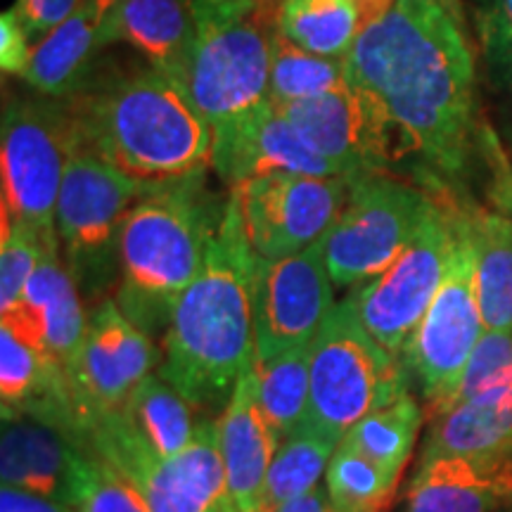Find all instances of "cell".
<instances>
[{
    "instance_id": "6da1fadb",
    "label": "cell",
    "mask_w": 512,
    "mask_h": 512,
    "mask_svg": "<svg viewBox=\"0 0 512 512\" xmlns=\"http://www.w3.org/2000/svg\"><path fill=\"white\" fill-rule=\"evenodd\" d=\"M356 88L373 95L399 133L403 155L441 174L467 162L475 62L446 0H394L344 57Z\"/></svg>"
},
{
    "instance_id": "7a4b0ae2",
    "label": "cell",
    "mask_w": 512,
    "mask_h": 512,
    "mask_svg": "<svg viewBox=\"0 0 512 512\" xmlns=\"http://www.w3.org/2000/svg\"><path fill=\"white\" fill-rule=\"evenodd\" d=\"M254 264L238 195L230 190L204 268L164 332L157 370L204 420L221 418L240 377L254 368Z\"/></svg>"
},
{
    "instance_id": "3957f363",
    "label": "cell",
    "mask_w": 512,
    "mask_h": 512,
    "mask_svg": "<svg viewBox=\"0 0 512 512\" xmlns=\"http://www.w3.org/2000/svg\"><path fill=\"white\" fill-rule=\"evenodd\" d=\"M76 150L91 152L145 185L207 174L214 128L174 79L155 67L93 69L62 98Z\"/></svg>"
},
{
    "instance_id": "277c9868",
    "label": "cell",
    "mask_w": 512,
    "mask_h": 512,
    "mask_svg": "<svg viewBox=\"0 0 512 512\" xmlns=\"http://www.w3.org/2000/svg\"><path fill=\"white\" fill-rule=\"evenodd\" d=\"M223 209L197 174L159 185L126 216L114 302L147 335L169 330L178 299L204 268Z\"/></svg>"
},
{
    "instance_id": "5b68a950",
    "label": "cell",
    "mask_w": 512,
    "mask_h": 512,
    "mask_svg": "<svg viewBox=\"0 0 512 512\" xmlns=\"http://www.w3.org/2000/svg\"><path fill=\"white\" fill-rule=\"evenodd\" d=\"M197 36L178 81L211 128L271 100L280 0H195Z\"/></svg>"
},
{
    "instance_id": "8992f818",
    "label": "cell",
    "mask_w": 512,
    "mask_h": 512,
    "mask_svg": "<svg viewBox=\"0 0 512 512\" xmlns=\"http://www.w3.org/2000/svg\"><path fill=\"white\" fill-rule=\"evenodd\" d=\"M76 427L83 451L114 467L150 512H240L230 494L216 420L202 418L195 441L171 458L159 456L124 411L83 415Z\"/></svg>"
},
{
    "instance_id": "52a82bcc",
    "label": "cell",
    "mask_w": 512,
    "mask_h": 512,
    "mask_svg": "<svg viewBox=\"0 0 512 512\" xmlns=\"http://www.w3.org/2000/svg\"><path fill=\"white\" fill-rule=\"evenodd\" d=\"M411 387L401 356L363 328L347 297L332 306L311 342V399L306 420L335 441L366 415L392 406Z\"/></svg>"
},
{
    "instance_id": "ba28073f",
    "label": "cell",
    "mask_w": 512,
    "mask_h": 512,
    "mask_svg": "<svg viewBox=\"0 0 512 512\" xmlns=\"http://www.w3.org/2000/svg\"><path fill=\"white\" fill-rule=\"evenodd\" d=\"M159 185L133 181L91 152L76 150L64 169L57 200V240L81 297L107 299L119 280V240L126 216Z\"/></svg>"
},
{
    "instance_id": "9c48e42d",
    "label": "cell",
    "mask_w": 512,
    "mask_h": 512,
    "mask_svg": "<svg viewBox=\"0 0 512 512\" xmlns=\"http://www.w3.org/2000/svg\"><path fill=\"white\" fill-rule=\"evenodd\" d=\"M0 131L3 221L29 228L48 249H60L57 200L76 147L67 105L46 95L15 98L5 105Z\"/></svg>"
},
{
    "instance_id": "30bf717a",
    "label": "cell",
    "mask_w": 512,
    "mask_h": 512,
    "mask_svg": "<svg viewBox=\"0 0 512 512\" xmlns=\"http://www.w3.org/2000/svg\"><path fill=\"white\" fill-rule=\"evenodd\" d=\"M437 200L387 174L349 183L342 214L325 233V261L332 283L358 287L399 259L430 219Z\"/></svg>"
},
{
    "instance_id": "8fae6325",
    "label": "cell",
    "mask_w": 512,
    "mask_h": 512,
    "mask_svg": "<svg viewBox=\"0 0 512 512\" xmlns=\"http://www.w3.org/2000/svg\"><path fill=\"white\" fill-rule=\"evenodd\" d=\"M484 330L477 299L475 249L467 214H458L456 242L444 280L401 354L427 401L432 420L444 411Z\"/></svg>"
},
{
    "instance_id": "7c38bea8",
    "label": "cell",
    "mask_w": 512,
    "mask_h": 512,
    "mask_svg": "<svg viewBox=\"0 0 512 512\" xmlns=\"http://www.w3.org/2000/svg\"><path fill=\"white\" fill-rule=\"evenodd\" d=\"M456 228V211L437 202L430 219L399 259L349 294L363 328L396 356L403 354L439 292L451 261Z\"/></svg>"
},
{
    "instance_id": "4fadbf2b",
    "label": "cell",
    "mask_w": 512,
    "mask_h": 512,
    "mask_svg": "<svg viewBox=\"0 0 512 512\" xmlns=\"http://www.w3.org/2000/svg\"><path fill=\"white\" fill-rule=\"evenodd\" d=\"M249 247L268 261L287 259L318 240L342 214L349 197L344 178L264 174L233 188Z\"/></svg>"
},
{
    "instance_id": "5bb4252c",
    "label": "cell",
    "mask_w": 512,
    "mask_h": 512,
    "mask_svg": "<svg viewBox=\"0 0 512 512\" xmlns=\"http://www.w3.org/2000/svg\"><path fill=\"white\" fill-rule=\"evenodd\" d=\"M332 306L323 240L287 259L256 256L252 278L256 361L311 344Z\"/></svg>"
},
{
    "instance_id": "9a60e30c",
    "label": "cell",
    "mask_w": 512,
    "mask_h": 512,
    "mask_svg": "<svg viewBox=\"0 0 512 512\" xmlns=\"http://www.w3.org/2000/svg\"><path fill=\"white\" fill-rule=\"evenodd\" d=\"M162 349L155 337L126 318L107 297L88 316V328L67 368L76 420L91 413L124 411L136 387L159 370ZM79 430V427H76Z\"/></svg>"
},
{
    "instance_id": "2e32d148",
    "label": "cell",
    "mask_w": 512,
    "mask_h": 512,
    "mask_svg": "<svg viewBox=\"0 0 512 512\" xmlns=\"http://www.w3.org/2000/svg\"><path fill=\"white\" fill-rule=\"evenodd\" d=\"M299 136L351 181L380 174L403 155L399 133L373 95L347 81L337 91L278 105Z\"/></svg>"
},
{
    "instance_id": "e0dca14e",
    "label": "cell",
    "mask_w": 512,
    "mask_h": 512,
    "mask_svg": "<svg viewBox=\"0 0 512 512\" xmlns=\"http://www.w3.org/2000/svg\"><path fill=\"white\" fill-rule=\"evenodd\" d=\"M211 166L230 190L254 176L302 174L316 178H344V171L318 155L299 136L292 121L273 100L214 128Z\"/></svg>"
},
{
    "instance_id": "ac0fdd59",
    "label": "cell",
    "mask_w": 512,
    "mask_h": 512,
    "mask_svg": "<svg viewBox=\"0 0 512 512\" xmlns=\"http://www.w3.org/2000/svg\"><path fill=\"white\" fill-rule=\"evenodd\" d=\"M3 325L60 363L67 373L88 328L83 297L60 249L46 252L31 275L22 302L3 313Z\"/></svg>"
},
{
    "instance_id": "d6986e66",
    "label": "cell",
    "mask_w": 512,
    "mask_h": 512,
    "mask_svg": "<svg viewBox=\"0 0 512 512\" xmlns=\"http://www.w3.org/2000/svg\"><path fill=\"white\" fill-rule=\"evenodd\" d=\"M83 448L62 430L24 413H3L0 479L5 486L74 505Z\"/></svg>"
},
{
    "instance_id": "ffe728a7",
    "label": "cell",
    "mask_w": 512,
    "mask_h": 512,
    "mask_svg": "<svg viewBox=\"0 0 512 512\" xmlns=\"http://www.w3.org/2000/svg\"><path fill=\"white\" fill-rule=\"evenodd\" d=\"M512 508V448L491 456H444L420 463L406 512H501Z\"/></svg>"
},
{
    "instance_id": "44dd1931",
    "label": "cell",
    "mask_w": 512,
    "mask_h": 512,
    "mask_svg": "<svg viewBox=\"0 0 512 512\" xmlns=\"http://www.w3.org/2000/svg\"><path fill=\"white\" fill-rule=\"evenodd\" d=\"M216 422H219L221 456L233 501L240 512H259L280 437L261 411L254 368L240 377L228 406Z\"/></svg>"
},
{
    "instance_id": "7402d4cb",
    "label": "cell",
    "mask_w": 512,
    "mask_h": 512,
    "mask_svg": "<svg viewBox=\"0 0 512 512\" xmlns=\"http://www.w3.org/2000/svg\"><path fill=\"white\" fill-rule=\"evenodd\" d=\"M119 0H79L72 15L36 43L24 81L46 98H69L93 74Z\"/></svg>"
},
{
    "instance_id": "603a6c76",
    "label": "cell",
    "mask_w": 512,
    "mask_h": 512,
    "mask_svg": "<svg viewBox=\"0 0 512 512\" xmlns=\"http://www.w3.org/2000/svg\"><path fill=\"white\" fill-rule=\"evenodd\" d=\"M195 0H119L107 27V43L133 46L150 67L181 81L195 46Z\"/></svg>"
},
{
    "instance_id": "cb8c5ba5",
    "label": "cell",
    "mask_w": 512,
    "mask_h": 512,
    "mask_svg": "<svg viewBox=\"0 0 512 512\" xmlns=\"http://www.w3.org/2000/svg\"><path fill=\"white\" fill-rule=\"evenodd\" d=\"M512 448V375L434 418L422 460L491 456Z\"/></svg>"
},
{
    "instance_id": "d4e9b609",
    "label": "cell",
    "mask_w": 512,
    "mask_h": 512,
    "mask_svg": "<svg viewBox=\"0 0 512 512\" xmlns=\"http://www.w3.org/2000/svg\"><path fill=\"white\" fill-rule=\"evenodd\" d=\"M475 249L477 299L486 330L512 332V216L477 211L467 216Z\"/></svg>"
},
{
    "instance_id": "484cf974",
    "label": "cell",
    "mask_w": 512,
    "mask_h": 512,
    "mask_svg": "<svg viewBox=\"0 0 512 512\" xmlns=\"http://www.w3.org/2000/svg\"><path fill=\"white\" fill-rule=\"evenodd\" d=\"M126 420L159 456L171 458L185 451L197 437L200 420L195 408L159 373L147 375L124 406Z\"/></svg>"
},
{
    "instance_id": "4316f807",
    "label": "cell",
    "mask_w": 512,
    "mask_h": 512,
    "mask_svg": "<svg viewBox=\"0 0 512 512\" xmlns=\"http://www.w3.org/2000/svg\"><path fill=\"white\" fill-rule=\"evenodd\" d=\"M339 441L323 434L309 422H302L292 434L280 441L271 470H268L261 510L268 512L287 501H294L325 477Z\"/></svg>"
},
{
    "instance_id": "83f0119b",
    "label": "cell",
    "mask_w": 512,
    "mask_h": 512,
    "mask_svg": "<svg viewBox=\"0 0 512 512\" xmlns=\"http://www.w3.org/2000/svg\"><path fill=\"white\" fill-rule=\"evenodd\" d=\"M280 31L309 53L344 60L361 34L356 0H280Z\"/></svg>"
},
{
    "instance_id": "f1b7e54d",
    "label": "cell",
    "mask_w": 512,
    "mask_h": 512,
    "mask_svg": "<svg viewBox=\"0 0 512 512\" xmlns=\"http://www.w3.org/2000/svg\"><path fill=\"white\" fill-rule=\"evenodd\" d=\"M259 403L273 432L283 441L306 420L311 399V344L266 361H254Z\"/></svg>"
},
{
    "instance_id": "f546056e",
    "label": "cell",
    "mask_w": 512,
    "mask_h": 512,
    "mask_svg": "<svg viewBox=\"0 0 512 512\" xmlns=\"http://www.w3.org/2000/svg\"><path fill=\"white\" fill-rule=\"evenodd\" d=\"M422 420H425L422 406L411 394H406L403 399L394 401L392 406L380 408V411L358 420L344 434L342 444L356 448L358 453L375 460L384 470L401 477L413 456V446L418 441Z\"/></svg>"
},
{
    "instance_id": "4dcf8cb0",
    "label": "cell",
    "mask_w": 512,
    "mask_h": 512,
    "mask_svg": "<svg viewBox=\"0 0 512 512\" xmlns=\"http://www.w3.org/2000/svg\"><path fill=\"white\" fill-rule=\"evenodd\" d=\"M349 81L347 62L309 53L278 31L271 60V100L287 105L337 91Z\"/></svg>"
},
{
    "instance_id": "1f68e13d",
    "label": "cell",
    "mask_w": 512,
    "mask_h": 512,
    "mask_svg": "<svg viewBox=\"0 0 512 512\" xmlns=\"http://www.w3.org/2000/svg\"><path fill=\"white\" fill-rule=\"evenodd\" d=\"M323 479L330 498L344 512H382L401 477L339 441Z\"/></svg>"
},
{
    "instance_id": "d6a6232c",
    "label": "cell",
    "mask_w": 512,
    "mask_h": 512,
    "mask_svg": "<svg viewBox=\"0 0 512 512\" xmlns=\"http://www.w3.org/2000/svg\"><path fill=\"white\" fill-rule=\"evenodd\" d=\"M79 512H150L143 498L114 467L93 453H83L74 486Z\"/></svg>"
},
{
    "instance_id": "836d02e7",
    "label": "cell",
    "mask_w": 512,
    "mask_h": 512,
    "mask_svg": "<svg viewBox=\"0 0 512 512\" xmlns=\"http://www.w3.org/2000/svg\"><path fill=\"white\" fill-rule=\"evenodd\" d=\"M53 252L43 245L36 233L19 223L3 221V242H0V316L22 302L31 275L38 264Z\"/></svg>"
},
{
    "instance_id": "e575fe53",
    "label": "cell",
    "mask_w": 512,
    "mask_h": 512,
    "mask_svg": "<svg viewBox=\"0 0 512 512\" xmlns=\"http://www.w3.org/2000/svg\"><path fill=\"white\" fill-rule=\"evenodd\" d=\"M512 375V332L510 330H484L479 337L475 351H472L470 361L463 368V375L448 396L444 411H451L453 406L463 403L472 396H477L484 389L494 387L496 382L505 380ZM437 415V418H439Z\"/></svg>"
},
{
    "instance_id": "d590c367",
    "label": "cell",
    "mask_w": 512,
    "mask_h": 512,
    "mask_svg": "<svg viewBox=\"0 0 512 512\" xmlns=\"http://www.w3.org/2000/svg\"><path fill=\"white\" fill-rule=\"evenodd\" d=\"M76 5L79 0H17L15 12L31 41L41 43L72 15Z\"/></svg>"
},
{
    "instance_id": "8d00e7d4",
    "label": "cell",
    "mask_w": 512,
    "mask_h": 512,
    "mask_svg": "<svg viewBox=\"0 0 512 512\" xmlns=\"http://www.w3.org/2000/svg\"><path fill=\"white\" fill-rule=\"evenodd\" d=\"M31 38L27 29L19 22L15 8L5 10L0 15V67L5 74H19L27 72L31 53L34 48H29Z\"/></svg>"
},
{
    "instance_id": "74e56055",
    "label": "cell",
    "mask_w": 512,
    "mask_h": 512,
    "mask_svg": "<svg viewBox=\"0 0 512 512\" xmlns=\"http://www.w3.org/2000/svg\"><path fill=\"white\" fill-rule=\"evenodd\" d=\"M484 41L491 55L512 62V0H491L484 15Z\"/></svg>"
},
{
    "instance_id": "f35d334b",
    "label": "cell",
    "mask_w": 512,
    "mask_h": 512,
    "mask_svg": "<svg viewBox=\"0 0 512 512\" xmlns=\"http://www.w3.org/2000/svg\"><path fill=\"white\" fill-rule=\"evenodd\" d=\"M0 512H79L74 505L55 501V498L36 496L29 491L5 486L0 489Z\"/></svg>"
},
{
    "instance_id": "ab89813d",
    "label": "cell",
    "mask_w": 512,
    "mask_h": 512,
    "mask_svg": "<svg viewBox=\"0 0 512 512\" xmlns=\"http://www.w3.org/2000/svg\"><path fill=\"white\" fill-rule=\"evenodd\" d=\"M268 512H344V510L332 501L328 489H325V484H318L313 486L311 491H306V494L294 498V501H287Z\"/></svg>"
},
{
    "instance_id": "60d3db41",
    "label": "cell",
    "mask_w": 512,
    "mask_h": 512,
    "mask_svg": "<svg viewBox=\"0 0 512 512\" xmlns=\"http://www.w3.org/2000/svg\"><path fill=\"white\" fill-rule=\"evenodd\" d=\"M394 5V0H356L358 19H361V31L370 27V24L377 22L384 12Z\"/></svg>"
},
{
    "instance_id": "b9f144b4",
    "label": "cell",
    "mask_w": 512,
    "mask_h": 512,
    "mask_svg": "<svg viewBox=\"0 0 512 512\" xmlns=\"http://www.w3.org/2000/svg\"><path fill=\"white\" fill-rule=\"evenodd\" d=\"M494 197H496V204L501 207L503 214L512 216V171H508V174L501 178V183L496 185Z\"/></svg>"
}]
</instances>
